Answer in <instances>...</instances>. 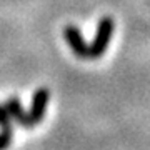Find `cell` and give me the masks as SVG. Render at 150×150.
<instances>
[{
  "label": "cell",
  "instance_id": "4",
  "mask_svg": "<svg viewBox=\"0 0 150 150\" xmlns=\"http://www.w3.org/2000/svg\"><path fill=\"white\" fill-rule=\"evenodd\" d=\"M5 107H7V110H8V113H10L12 120H15L22 129L32 130L33 127H35L33 122H32V118H30V115H28V112L23 108V105H22L18 97H15V95L8 97V100L5 102Z\"/></svg>",
  "mask_w": 150,
  "mask_h": 150
},
{
  "label": "cell",
  "instance_id": "5",
  "mask_svg": "<svg viewBox=\"0 0 150 150\" xmlns=\"http://www.w3.org/2000/svg\"><path fill=\"white\" fill-rule=\"evenodd\" d=\"M0 130L13 135V123H12V117L8 113V110H7L5 103L0 105Z\"/></svg>",
  "mask_w": 150,
  "mask_h": 150
},
{
  "label": "cell",
  "instance_id": "3",
  "mask_svg": "<svg viewBox=\"0 0 150 150\" xmlns=\"http://www.w3.org/2000/svg\"><path fill=\"white\" fill-rule=\"evenodd\" d=\"M48 100H50V92H48L47 87H40L35 90L32 97V103H30V110H28V115L32 118L33 125L43 122L45 112H47L48 107Z\"/></svg>",
  "mask_w": 150,
  "mask_h": 150
},
{
  "label": "cell",
  "instance_id": "2",
  "mask_svg": "<svg viewBox=\"0 0 150 150\" xmlns=\"http://www.w3.org/2000/svg\"><path fill=\"white\" fill-rule=\"evenodd\" d=\"M64 38L65 42L69 43L72 54L77 57V59H88V43L85 42V38L82 35L80 28L77 25H65L64 27Z\"/></svg>",
  "mask_w": 150,
  "mask_h": 150
},
{
  "label": "cell",
  "instance_id": "6",
  "mask_svg": "<svg viewBox=\"0 0 150 150\" xmlns=\"http://www.w3.org/2000/svg\"><path fill=\"white\" fill-rule=\"evenodd\" d=\"M12 139H13V135L8 134V132H2L0 130V150H7L10 147L12 144Z\"/></svg>",
  "mask_w": 150,
  "mask_h": 150
},
{
  "label": "cell",
  "instance_id": "1",
  "mask_svg": "<svg viewBox=\"0 0 150 150\" xmlns=\"http://www.w3.org/2000/svg\"><path fill=\"white\" fill-rule=\"evenodd\" d=\"M113 30H115V22L110 15H105L98 20L95 35L92 38V43L88 45V59H100L107 52L108 45L112 42Z\"/></svg>",
  "mask_w": 150,
  "mask_h": 150
}]
</instances>
